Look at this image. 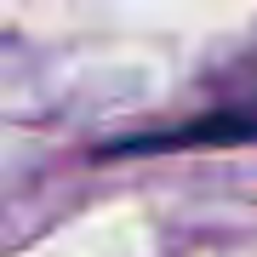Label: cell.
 Here are the masks:
<instances>
[{
    "instance_id": "6da1fadb",
    "label": "cell",
    "mask_w": 257,
    "mask_h": 257,
    "mask_svg": "<svg viewBox=\"0 0 257 257\" xmlns=\"http://www.w3.org/2000/svg\"><path fill=\"white\" fill-rule=\"evenodd\" d=\"M229 143H257V103H229V109L200 114V120L172 126V132L114 138V143H103L97 155L103 160H114V155H183V149H229Z\"/></svg>"
}]
</instances>
